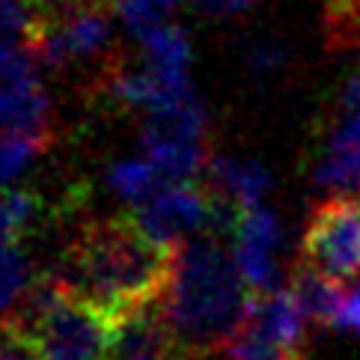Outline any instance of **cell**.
I'll return each mask as SVG.
<instances>
[{
    "label": "cell",
    "mask_w": 360,
    "mask_h": 360,
    "mask_svg": "<svg viewBox=\"0 0 360 360\" xmlns=\"http://www.w3.org/2000/svg\"><path fill=\"white\" fill-rule=\"evenodd\" d=\"M179 250L152 238L134 214L96 217L72 238L60 277L117 325L128 313L164 298L176 277Z\"/></svg>",
    "instance_id": "obj_1"
},
{
    "label": "cell",
    "mask_w": 360,
    "mask_h": 360,
    "mask_svg": "<svg viewBox=\"0 0 360 360\" xmlns=\"http://www.w3.org/2000/svg\"><path fill=\"white\" fill-rule=\"evenodd\" d=\"M253 292L221 236L202 233L179 250L164 316L176 352L226 349L250 313Z\"/></svg>",
    "instance_id": "obj_2"
},
{
    "label": "cell",
    "mask_w": 360,
    "mask_h": 360,
    "mask_svg": "<svg viewBox=\"0 0 360 360\" xmlns=\"http://www.w3.org/2000/svg\"><path fill=\"white\" fill-rule=\"evenodd\" d=\"M39 342L45 360H110L113 325L60 274L39 277L9 313Z\"/></svg>",
    "instance_id": "obj_3"
},
{
    "label": "cell",
    "mask_w": 360,
    "mask_h": 360,
    "mask_svg": "<svg viewBox=\"0 0 360 360\" xmlns=\"http://www.w3.org/2000/svg\"><path fill=\"white\" fill-rule=\"evenodd\" d=\"M301 262L340 283L360 280V197H330L310 212Z\"/></svg>",
    "instance_id": "obj_4"
},
{
    "label": "cell",
    "mask_w": 360,
    "mask_h": 360,
    "mask_svg": "<svg viewBox=\"0 0 360 360\" xmlns=\"http://www.w3.org/2000/svg\"><path fill=\"white\" fill-rule=\"evenodd\" d=\"M110 12L113 0H86L60 15L42 21L36 57L42 66L66 69L75 63L96 60L110 48Z\"/></svg>",
    "instance_id": "obj_5"
},
{
    "label": "cell",
    "mask_w": 360,
    "mask_h": 360,
    "mask_svg": "<svg viewBox=\"0 0 360 360\" xmlns=\"http://www.w3.org/2000/svg\"><path fill=\"white\" fill-rule=\"evenodd\" d=\"M134 221L152 238L182 248V238L217 224V205L205 188L194 182H167L149 200L134 205Z\"/></svg>",
    "instance_id": "obj_6"
},
{
    "label": "cell",
    "mask_w": 360,
    "mask_h": 360,
    "mask_svg": "<svg viewBox=\"0 0 360 360\" xmlns=\"http://www.w3.org/2000/svg\"><path fill=\"white\" fill-rule=\"evenodd\" d=\"M313 182L333 197H360V101L333 105L330 134L316 158Z\"/></svg>",
    "instance_id": "obj_7"
},
{
    "label": "cell",
    "mask_w": 360,
    "mask_h": 360,
    "mask_svg": "<svg viewBox=\"0 0 360 360\" xmlns=\"http://www.w3.org/2000/svg\"><path fill=\"white\" fill-rule=\"evenodd\" d=\"M236 236V262L241 277L253 295H265L277 286V248H280V224L271 209L253 205L238 214L233 226Z\"/></svg>",
    "instance_id": "obj_8"
},
{
    "label": "cell",
    "mask_w": 360,
    "mask_h": 360,
    "mask_svg": "<svg viewBox=\"0 0 360 360\" xmlns=\"http://www.w3.org/2000/svg\"><path fill=\"white\" fill-rule=\"evenodd\" d=\"M205 128H209V110H205L197 93H191L170 108L146 113V122L140 128V140H143V149L205 143Z\"/></svg>",
    "instance_id": "obj_9"
},
{
    "label": "cell",
    "mask_w": 360,
    "mask_h": 360,
    "mask_svg": "<svg viewBox=\"0 0 360 360\" xmlns=\"http://www.w3.org/2000/svg\"><path fill=\"white\" fill-rule=\"evenodd\" d=\"M289 289H292L295 301H298L307 321H316V325H321V328L340 330L345 301H349V292L342 289L340 280L316 271V268L307 265V262H298L295 271H292V286Z\"/></svg>",
    "instance_id": "obj_10"
},
{
    "label": "cell",
    "mask_w": 360,
    "mask_h": 360,
    "mask_svg": "<svg viewBox=\"0 0 360 360\" xmlns=\"http://www.w3.org/2000/svg\"><path fill=\"white\" fill-rule=\"evenodd\" d=\"M42 212L45 202L36 191H0V253L18 248V241L30 233V226L42 221Z\"/></svg>",
    "instance_id": "obj_11"
},
{
    "label": "cell",
    "mask_w": 360,
    "mask_h": 360,
    "mask_svg": "<svg viewBox=\"0 0 360 360\" xmlns=\"http://www.w3.org/2000/svg\"><path fill=\"white\" fill-rule=\"evenodd\" d=\"M140 36V45H143V54H146V63L155 69H164V72H179V75H188V66H191V39L182 27L176 24L164 21V24H155Z\"/></svg>",
    "instance_id": "obj_12"
},
{
    "label": "cell",
    "mask_w": 360,
    "mask_h": 360,
    "mask_svg": "<svg viewBox=\"0 0 360 360\" xmlns=\"http://www.w3.org/2000/svg\"><path fill=\"white\" fill-rule=\"evenodd\" d=\"M108 185L117 197L128 200L131 205H140L167 182L155 170V164H152L146 155H140V158H122L117 164H110L108 167Z\"/></svg>",
    "instance_id": "obj_13"
},
{
    "label": "cell",
    "mask_w": 360,
    "mask_h": 360,
    "mask_svg": "<svg viewBox=\"0 0 360 360\" xmlns=\"http://www.w3.org/2000/svg\"><path fill=\"white\" fill-rule=\"evenodd\" d=\"M42 18L33 0H0V45L36 48Z\"/></svg>",
    "instance_id": "obj_14"
},
{
    "label": "cell",
    "mask_w": 360,
    "mask_h": 360,
    "mask_svg": "<svg viewBox=\"0 0 360 360\" xmlns=\"http://www.w3.org/2000/svg\"><path fill=\"white\" fill-rule=\"evenodd\" d=\"M51 146V134H0V191Z\"/></svg>",
    "instance_id": "obj_15"
},
{
    "label": "cell",
    "mask_w": 360,
    "mask_h": 360,
    "mask_svg": "<svg viewBox=\"0 0 360 360\" xmlns=\"http://www.w3.org/2000/svg\"><path fill=\"white\" fill-rule=\"evenodd\" d=\"M325 30L330 48L360 51V0H328Z\"/></svg>",
    "instance_id": "obj_16"
},
{
    "label": "cell",
    "mask_w": 360,
    "mask_h": 360,
    "mask_svg": "<svg viewBox=\"0 0 360 360\" xmlns=\"http://www.w3.org/2000/svg\"><path fill=\"white\" fill-rule=\"evenodd\" d=\"M179 6V0H113V12L134 33H143L155 24H164L167 15Z\"/></svg>",
    "instance_id": "obj_17"
},
{
    "label": "cell",
    "mask_w": 360,
    "mask_h": 360,
    "mask_svg": "<svg viewBox=\"0 0 360 360\" xmlns=\"http://www.w3.org/2000/svg\"><path fill=\"white\" fill-rule=\"evenodd\" d=\"M33 286L27 274V259L18 248L0 253V310L18 304L24 298V292Z\"/></svg>",
    "instance_id": "obj_18"
},
{
    "label": "cell",
    "mask_w": 360,
    "mask_h": 360,
    "mask_svg": "<svg viewBox=\"0 0 360 360\" xmlns=\"http://www.w3.org/2000/svg\"><path fill=\"white\" fill-rule=\"evenodd\" d=\"M0 360H45L39 342L12 316L0 321Z\"/></svg>",
    "instance_id": "obj_19"
},
{
    "label": "cell",
    "mask_w": 360,
    "mask_h": 360,
    "mask_svg": "<svg viewBox=\"0 0 360 360\" xmlns=\"http://www.w3.org/2000/svg\"><path fill=\"white\" fill-rule=\"evenodd\" d=\"M244 60H248V69L256 72V75H277L280 69L289 66V45L283 39L262 36V39L250 42Z\"/></svg>",
    "instance_id": "obj_20"
},
{
    "label": "cell",
    "mask_w": 360,
    "mask_h": 360,
    "mask_svg": "<svg viewBox=\"0 0 360 360\" xmlns=\"http://www.w3.org/2000/svg\"><path fill=\"white\" fill-rule=\"evenodd\" d=\"M194 6H200L202 12L217 18H233V15H244L256 6V0H194Z\"/></svg>",
    "instance_id": "obj_21"
},
{
    "label": "cell",
    "mask_w": 360,
    "mask_h": 360,
    "mask_svg": "<svg viewBox=\"0 0 360 360\" xmlns=\"http://www.w3.org/2000/svg\"><path fill=\"white\" fill-rule=\"evenodd\" d=\"M340 330H354L360 340V286L354 292H349V301H345V313L340 321Z\"/></svg>",
    "instance_id": "obj_22"
},
{
    "label": "cell",
    "mask_w": 360,
    "mask_h": 360,
    "mask_svg": "<svg viewBox=\"0 0 360 360\" xmlns=\"http://www.w3.org/2000/svg\"><path fill=\"white\" fill-rule=\"evenodd\" d=\"M292 360H304V357H292Z\"/></svg>",
    "instance_id": "obj_23"
}]
</instances>
